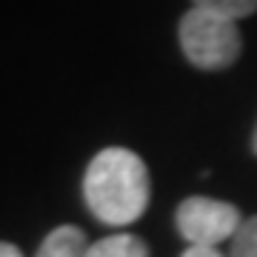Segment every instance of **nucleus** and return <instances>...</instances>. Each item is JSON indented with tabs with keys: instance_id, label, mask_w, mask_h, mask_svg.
<instances>
[{
	"instance_id": "f257e3e1",
	"label": "nucleus",
	"mask_w": 257,
	"mask_h": 257,
	"mask_svg": "<svg viewBox=\"0 0 257 257\" xmlns=\"http://www.w3.org/2000/svg\"><path fill=\"white\" fill-rule=\"evenodd\" d=\"M83 197L92 214L106 226H128L149 206V172L135 152L103 149L83 177Z\"/></svg>"
},
{
	"instance_id": "f03ea898",
	"label": "nucleus",
	"mask_w": 257,
	"mask_h": 257,
	"mask_svg": "<svg viewBox=\"0 0 257 257\" xmlns=\"http://www.w3.org/2000/svg\"><path fill=\"white\" fill-rule=\"evenodd\" d=\"M180 46L197 69H206V72L229 69L240 57V46H243L237 20L194 6L180 20Z\"/></svg>"
},
{
	"instance_id": "7ed1b4c3",
	"label": "nucleus",
	"mask_w": 257,
	"mask_h": 257,
	"mask_svg": "<svg viewBox=\"0 0 257 257\" xmlns=\"http://www.w3.org/2000/svg\"><path fill=\"white\" fill-rule=\"evenodd\" d=\"M243 226L240 211L231 203L211 200V197H189L177 206V231L192 246H211L229 240Z\"/></svg>"
},
{
	"instance_id": "20e7f679",
	"label": "nucleus",
	"mask_w": 257,
	"mask_h": 257,
	"mask_svg": "<svg viewBox=\"0 0 257 257\" xmlns=\"http://www.w3.org/2000/svg\"><path fill=\"white\" fill-rule=\"evenodd\" d=\"M86 251H89L86 231L77 226H57L46 234L35 257H86Z\"/></svg>"
},
{
	"instance_id": "39448f33",
	"label": "nucleus",
	"mask_w": 257,
	"mask_h": 257,
	"mask_svg": "<svg viewBox=\"0 0 257 257\" xmlns=\"http://www.w3.org/2000/svg\"><path fill=\"white\" fill-rule=\"evenodd\" d=\"M86 257H149V248L135 234H111L89 246Z\"/></svg>"
},
{
	"instance_id": "423d86ee",
	"label": "nucleus",
	"mask_w": 257,
	"mask_h": 257,
	"mask_svg": "<svg viewBox=\"0 0 257 257\" xmlns=\"http://www.w3.org/2000/svg\"><path fill=\"white\" fill-rule=\"evenodd\" d=\"M197 9H209V12H217L223 18L229 20H240V18H248L257 12V0H194Z\"/></svg>"
},
{
	"instance_id": "0eeeda50",
	"label": "nucleus",
	"mask_w": 257,
	"mask_h": 257,
	"mask_svg": "<svg viewBox=\"0 0 257 257\" xmlns=\"http://www.w3.org/2000/svg\"><path fill=\"white\" fill-rule=\"evenodd\" d=\"M229 257H257V217L243 220L237 234L231 237V254Z\"/></svg>"
},
{
	"instance_id": "6e6552de",
	"label": "nucleus",
	"mask_w": 257,
	"mask_h": 257,
	"mask_svg": "<svg viewBox=\"0 0 257 257\" xmlns=\"http://www.w3.org/2000/svg\"><path fill=\"white\" fill-rule=\"evenodd\" d=\"M180 257H223V254L211 246H189Z\"/></svg>"
},
{
	"instance_id": "1a4fd4ad",
	"label": "nucleus",
	"mask_w": 257,
	"mask_h": 257,
	"mask_svg": "<svg viewBox=\"0 0 257 257\" xmlns=\"http://www.w3.org/2000/svg\"><path fill=\"white\" fill-rule=\"evenodd\" d=\"M0 257H23V254H20L18 246H12V243H3V240H0Z\"/></svg>"
},
{
	"instance_id": "9d476101",
	"label": "nucleus",
	"mask_w": 257,
	"mask_h": 257,
	"mask_svg": "<svg viewBox=\"0 0 257 257\" xmlns=\"http://www.w3.org/2000/svg\"><path fill=\"white\" fill-rule=\"evenodd\" d=\"M254 152H257V132H254Z\"/></svg>"
}]
</instances>
